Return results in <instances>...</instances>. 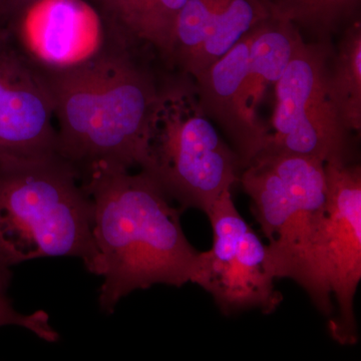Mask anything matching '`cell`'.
<instances>
[{"label": "cell", "instance_id": "cell-1", "mask_svg": "<svg viewBox=\"0 0 361 361\" xmlns=\"http://www.w3.org/2000/svg\"><path fill=\"white\" fill-rule=\"evenodd\" d=\"M108 23L99 54L82 65L44 71L59 125L58 154L78 173L104 163L130 170L149 165L151 118L161 75L155 52ZM160 61V59H159Z\"/></svg>", "mask_w": 361, "mask_h": 361}, {"label": "cell", "instance_id": "cell-2", "mask_svg": "<svg viewBox=\"0 0 361 361\" xmlns=\"http://www.w3.org/2000/svg\"><path fill=\"white\" fill-rule=\"evenodd\" d=\"M80 180L94 203L102 310L114 312L123 297L153 285L196 283L201 252L185 236L182 209L153 176L99 163L80 173Z\"/></svg>", "mask_w": 361, "mask_h": 361}, {"label": "cell", "instance_id": "cell-3", "mask_svg": "<svg viewBox=\"0 0 361 361\" xmlns=\"http://www.w3.org/2000/svg\"><path fill=\"white\" fill-rule=\"evenodd\" d=\"M94 203L77 169L59 154L0 160V290L13 266L70 256L97 274Z\"/></svg>", "mask_w": 361, "mask_h": 361}, {"label": "cell", "instance_id": "cell-4", "mask_svg": "<svg viewBox=\"0 0 361 361\" xmlns=\"http://www.w3.org/2000/svg\"><path fill=\"white\" fill-rule=\"evenodd\" d=\"M166 194L183 211L209 213L239 183L242 165L204 113L193 78L177 71L161 73L151 118L149 165Z\"/></svg>", "mask_w": 361, "mask_h": 361}, {"label": "cell", "instance_id": "cell-5", "mask_svg": "<svg viewBox=\"0 0 361 361\" xmlns=\"http://www.w3.org/2000/svg\"><path fill=\"white\" fill-rule=\"evenodd\" d=\"M330 42L299 44L275 84L273 132L264 148L314 157L324 164L356 161L353 132L342 122L330 97L327 73Z\"/></svg>", "mask_w": 361, "mask_h": 361}, {"label": "cell", "instance_id": "cell-6", "mask_svg": "<svg viewBox=\"0 0 361 361\" xmlns=\"http://www.w3.org/2000/svg\"><path fill=\"white\" fill-rule=\"evenodd\" d=\"M213 229L211 250L201 252L196 283L229 316L252 308L265 314L277 310L282 295L267 264V251L241 217L232 192H226L207 214Z\"/></svg>", "mask_w": 361, "mask_h": 361}, {"label": "cell", "instance_id": "cell-7", "mask_svg": "<svg viewBox=\"0 0 361 361\" xmlns=\"http://www.w3.org/2000/svg\"><path fill=\"white\" fill-rule=\"evenodd\" d=\"M329 203L316 239V261L336 300L330 336L341 345L358 341L355 298L361 280V167L325 164Z\"/></svg>", "mask_w": 361, "mask_h": 361}, {"label": "cell", "instance_id": "cell-8", "mask_svg": "<svg viewBox=\"0 0 361 361\" xmlns=\"http://www.w3.org/2000/svg\"><path fill=\"white\" fill-rule=\"evenodd\" d=\"M2 37L39 70L63 71L101 51L108 23L89 0H35L6 21Z\"/></svg>", "mask_w": 361, "mask_h": 361}, {"label": "cell", "instance_id": "cell-9", "mask_svg": "<svg viewBox=\"0 0 361 361\" xmlns=\"http://www.w3.org/2000/svg\"><path fill=\"white\" fill-rule=\"evenodd\" d=\"M54 104L42 71L0 44V160L58 154Z\"/></svg>", "mask_w": 361, "mask_h": 361}, {"label": "cell", "instance_id": "cell-10", "mask_svg": "<svg viewBox=\"0 0 361 361\" xmlns=\"http://www.w3.org/2000/svg\"><path fill=\"white\" fill-rule=\"evenodd\" d=\"M269 16L256 0H187L176 26L172 70L196 78Z\"/></svg>", "mask_w": 361, "mask_h": 361}, {"label": "cell", "instance_id": "cell-11", "mask_svg": "<svg viewBox=\"0 0 361 361\" xmlns=\"http://www.w3.org/2000/svg\"><path fill=\"white\" fill-rule=\"evenodd\" d=\"M255 27L194 78L199 103L231 140L242 170L264 148L269 130L252 115L244 97L250 45Z\"/></svg>", "mask_w": 361, "mask_h": 361}, {"label": "cell", "instance_id": "cell-12", "mask_svg": "<svg viewBox=\"0 0 361 361\" xmlns=\"http://www.w3.org/2000/svg\"><path fill=\"white\" fill-rule=\"evenodd\" d=\"M302 40L298 27L290 21L269 16L255 26L244 82V97L252 115L257 116L266 89L281 78Z\"/></svg>", "mask_w": 361, "mask_h": 361}, {"label": "cell", "instance_id": "cell-13", "mask_svg": "<svg viewBox=\"0 0 361 361\" xmlns=\"http://www.w3.org/2000/svg\"><path fill=\"white\" fill-rule=\"evenodd\" d=\"M187 0H111L104 16L128 37L155 52L167 70L172 71L178 18Z\"/></svg>", "mask_w": 361, "mask_h": 361}, {"label": "cell", "instance_id": "cell-14", "mask_svg": "<svg viewBox=\"0 0 361 361\" xmlns=\"http://www.w3.org/2000/svg\"><path fill=\"white\" fill-rule=\"evenodd\" d=\"M327 84L332 103L350 132L361 130V25L355 21L342 32L329 63Z\"/></svg>", "mask_w": 361, "mask_h": 361}, {"label": "cell", "instance_id": "cell-15", "mask_svg": "<svg viewBox=\"0 0 361 361\" xmlns=\"http://www.w3.org/2000/svg\"><path fill=\"white\" fill-rule=\"evenodd\" d=\"M356 0H280L272 18L302 26L317 42H330Z\"/></svg>", "mask_w": 361, "mask_h": 361}, {"label": "cell", "instance_id": "cell-16", "mask_svg": "<svg viewBox=\"0 0 361 361\" xmlns=\"http://www.w3.org/2000/svg\"><path fill=\"white\" fill-rule=\"evenodd\" d=\"M6 293V292L0 290V327L16 325L30 330L35 336L45 341H58V331L52 329L47 313L39 310L32 314H21L13 307V303L7 298Z\"/></svg>", "mask_w": 361, "mask_h": 361}, {"label": "cell", "instance_id": "cell-17", "mask_svg": "<svg viewBox=\"0 0 361 361\" xmlns=\"http://www.w3.org/2000/svg\"><path fill=\"white\" fill-rule=\"evenodd\" d=\"M35 0H0V7H1V20L2 30L6 21L18 13L21 9L25 8L28 4H32ZM94 6H96L99 11L103 14L109 13L111 8V0H89Z\"/></svg>", "mask_w": 361, "mask_h": 361}, {"label": "cell", "instance_id": "cell-18", "mask_svg": "<svg viewBox=\"0 0 361 361\" xmlns=\"http://www.w3.org/2000/svg\"><path fill=\"white\" fill-rule=\"evenodd\" d=\"M2 20H1V7H0V33H1Z\"/></svg>", "mask_w": 361, "mask_h": 361}, {"label": "cell", "instance_id": "cell-19", "mask_svg": "<svg viewBox=\"0 0 361 361\" xmlns=\"http://www.w3.org/2000/svg\"><path fill=\"white\" fill-rule=\"evenodd\" d=\"M2 40H4V37H2V35H0V44H1Z\"/></svg>", "mask_w": 361, "mask_h": 361}]
</instances>
